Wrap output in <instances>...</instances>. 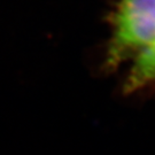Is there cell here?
I'll use <instances>...</instances> for the list:
<instances>
[{
    "label": "cell",
    "instance_id": "6da1fadb",
    "mask_svg": "<svg viewBox=\"0 0 155 155\" xmlns=\"http://www.w3.org/2000/svg\"><path fill=\"white\" fill-rule=\"evenodd\" d=\"M155 40V0H120L106 53V68L114 69Z\"/></svg>",
    "mask_w": 155,
    "mask_h": 155
},
{
    "label": "cell",
    "instance_id": "7a4b0ae2",
    "mask_svg": "<svg viewBox=\"0 0 155 155\" xmlns=\"http://www.w3.org/2000/svg\"><path fill=\"white\" fill-rule=\"evenodd\" d=\"M155 84V40L134 56L124 83L127 93L136 92Z\"/></svg>",
    "mask_w": 155,
    "mask_h": 155
}]
</instances>
